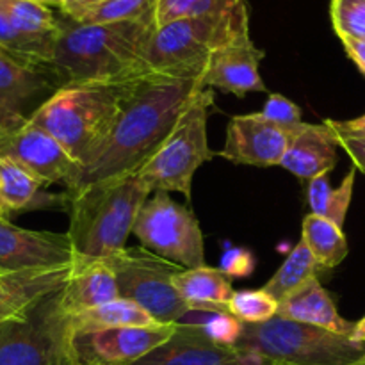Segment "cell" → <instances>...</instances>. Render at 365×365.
I'll use <instances>...</instances> for the list:
<instances>
[{
	"label": "cell",
	"mask_w": 365,
	"mask_h": 365,
	"mask_svg": "<svg viewBox=\"0 0 365 365\" xmlns=\"http://www.w3.org/2000/svg\"><path fill=\"white\" fill-rule=\"evenodd\" d=\"M296 130L266 120L262 113L239 114L228 123L227 139L220 155L234 164L259 168L280 166Z\"/></svg>",
	"instance_id": "cell-13"
},
{
	"label": "cell",
	"mask_w": 365,
	"mask_h": 365,
	"mask_svg": "<svg viewBox=\"0 0 365 365\" xmlns=\"http://www.w3.org/2000/svg\"><path fill=\"white\" fill-rule=\"evenodd\" d=\"M239 2L242 0H157L153 20H155V27L159 29L173 21L185 20V18L217 13V11L234 7Z\"/></svg>",
	"instance_id": "cell-32"
},
{
	"label": "cell",
	"mask_w": 365,
	"mask_h": 365,
	"mask_svg": "<svg viewBox=\"0 0 365 365\" xmlns=\"http://www.w3.org/2000/svg\"><path fill=\"white\" fill-rule=\"evenodd\" d=\"M246 38H250V16L246 0H242L217 13L155 29L141 68L145 73L200 77L216 50Z\"/></svg>",
	"instance_id": "cell-5"
},
{
	"label": "cell",
	"mask_w": 365,
	"mask_h": 365,
	"mask_svg": "<svg viewBox=\"0 0 365 365\" xmlns=\"http://www.w3.org/2000/svg\"><path fill=\"white\" fill-rule=\"evenodd\" d=\"M227 310L242 324H260L277 317L278 302L264 289L235 291L228 302Z\"/></svg>",
	"instance_id": "cell-31"
},
{
	"label": "cell",
	"mask_w": 365,
	"mask_h": 365,
	"mask_svg": "<svg viewBox=\"0 0 365 365\" xmlns=\"http://www.w3.org/2000/svg\"><path fill=\"white\" fill-rule=\"evenodd\" d=\"M177 323L77 331L70 339L71 365H132L170 341Z\"/></svg>",
	"instance_id": "cell-11"
},
{
	"label": "cell",
	"mask_w": 365,
	"mask_h": 365,
	"mask_svg": "<svg viewBox=\"0 0 365 365\" xmlns=\"http://www.w3.org/2000/svg\"><path fill=\"white\" fill-rule=\"evenodd\" d=\"M262 59L264 50L255 46L252 38L223 46L207 61L202 75L203 88L220 89L237 98H245L253 91L266 93L267 88L259 71Z\"/></svg>",
	"instance_id": "cell-17"
},
{
	"label": "cell",
	"mask_w": 365,
	"mask_h": 365,
	"mask_svg": "<svg viewBox=\"0 0 365 365\" xmlns=\"http://www.w3.org/2000/svg\"><path fill=\"white\" fill-rule=\"evenodd\" d=\"M212 106L214 89L203 88L184 110L166 141L135 173L150 191L182 192L187 202L191 200L196 170L216 157L207 139V120Z\"/></svg>",
	"instance_id": "cell-7"
},
{
	"label": "cell",
	"mask_w": 365,
	"mask_h": 365,
	"mask_svg": "<svg viewBox=\"0 0 365 365\" xmlns=\"http://www.w3.org/2000/svg\"><path fill=\"white\" fill-rule=\"evenodd\" d=\"M157 0H103L73 18L78 24H118L150 18L155 13Z\"/></svg>",
	"instance_id": "cell-29"
},
{
	"label": "cell",
	"mask_w": 365,
	"mask_h": 365,
	"mask_svg": "<svg viewBox=\"0 0 365 365\" xmlns=\"http://www.w3.org/2000/svg\"><path fill=\"white\" fill-rule=\"evenodd\" d=\"M349 59L365 75V39H341Z\"/></svg>",
	"instance_id": "cell-39"
},
{
	"label": "cell",
	"mask_w": 365,
	"mask_h": 365,
	"mask_svg": "<svg viewBox=\"0 0 365 365\" xmlns=\"http://www.w3.org/2000/svg\"><path fill=\"white\" fill-rule=\"evenodd\" d=\"M103 2V0H63V7H61V13L68 18H77L78 14L84 13L89 7L96 6V4Z\"/></svg>",
	"instance_id": "cell-40"
},
{
	"label": "cell",
	"mask_w": 365,
	"mask_h": 365,
	"mask_svg": "<svg viewBox=\"0 0 365 365\" xmlns=\"http://www.w3.org/2000/svg\"><path fill=\"white\" fill-rule=\"evenodd\" d=\"M330 16L341 39H365V0H331Z\"/></svg>",
	"instance_id": "cell-33"
},
{
	"label": "cell",
	"mask_w": 365,
	"mask_h": 365,
	"mask_svg": "<svg viewBox=\"0 0 365 365\" xmlns=\"http://www.w3.org/2000/svg\"><path fill=\"white\" fill-rule=\"evenodd\" d=\"M302 241L317 260L321 269H334L348 255V241L339 225L310 212L303 220Z\"/></svg>",
	"instance_id": "cell-24"
},
{
	"label": "cell",
	"mask_w": 365,
	"mask_h": 365,
	"mask_svg": "<svg viewBox=\"0 0 365 365\" xmlns=\"http://www.w3.org/2000/svg\"><path fill=\"white\" fill-rule=\"evenodd\" d=\"M328 127L335 132L339 138H360L365 139V114L355 118V120H327Z\"/></svg>",
	"instance_id": "cell-37"
},
{
	"label": "cell",
	"mask_w": 365,
	"mask_h": 365,
	"mask_svg": "<svg viewBox=\"0 0 365 365\" xmlns=\"http://www.w3.org/2000/svg\"><path fill=\"white\" fill-rule=\"evenodd\" d=\"M153 16L118 24H78L64 16L46 63L57 84L113 82L143 75L141 64L152 34Z\"/></svg>",
	"instance_id": "cell-2"
},
{
	"label": "cell",
	"mask_w": 365,
	"mask_h": 365,
	"mask_svg": "<svg viewBox=\"0 0 365 365\" xmlns=\"http://www.w3.org/2000/svg\"><path fill=\"white\" fill-rule=\"evenodd\" d=\"M178 324L200 328L214 342L223 346H232V348L237 346L242 330H245V324L239 319H235L227 310L191 309L178 321Z\"/></svg>",
	"instance_id": "cell-28"
},
{
	"label": "cell",
	"mask_w": 365,
	"mask_h": 365,
	"mask_svg": "<svg viewBox=\"0 0 365 365\" xmlns=\"http://www.w3.org/2000/svg\"><path fill=\"white\" fill-rule=\"evenodd\" d=\"M278 317L323 328L334 334L351 337L355 323H349L339 314L330 292L319 284L317 278L310 280L305 287L296 291L284 302L278 303Z\"/></svg>",
	"instance_id": "cell-20"
},
{
	"label": "cell",
	"mask_w": 365,
	"mask_h": 365,
	"mask_svg": "<svg viewBox=\"0 0 365 365\" xmlns=\"http://www.w3.org/2000/svg\"><path fill=\"white\" fill-rule=\"evenodd\" d=\"M139 77L61 86L29 120L59 141L78 166L107 138Z\"/></svg>",
	"instance_id": "cell-3"
},
{
	"label": "cell",
	"mask_w": 365,
	"mask_h": 365,
	"mask_svg": "<svg viewBox=\"0 0 365 365\" xmlns=\"http://www.w3.org/2000/svg\"><path fill=\"white\" fill-rule=\"evenodd\" d=\"M0 216H2V217H6V220H7V214H6V209H4L2 198H0Z\"/></svg>",
	"instance_id": "cell-43"
},
{
	"label": "cell",
	"mask_w": 365,
	"mask_h": 365,
	"mask_svg": "<svg viewBox=\"0 0 365 365\" xmlns=\"http://www.w3.org/2000/svg\"><path fill=\"white\" fill-rule=\"evenodd\" d=\"M260 113L266 120L289 128V130H296L303 123L302 109L296 103H292L287 96L278 95V93H271Z\"/></svg>",
	"instance_id": "cell-35"
},
{
	"label": "cell",
	"mask_w": 365,
	"mask_h": 365,
	"mask_svg": "<svg viewBox=\"0 0 365 365\" xmlns=\"http://www.w3.org/2000/svg\"><path fill=\"white\" fill-rule=\"evenodd\" d=\"M356 168H353L344 177L339 187H331L328 175L309 180L307 185V203H309L312 214L334 221L339 227H344L346 214L353 198V187H355Z\"/></svg>",
	"instance_id": "cell-26"
},
{
	"label": "cell",
	"mask_w": 365,
	"mask_h": 365,
	"mask_svg": "<svg viewBox=\"0 0 365 365\" xmlns=\"http://www.w3.org/2000/svg\"><path fill=\"white\" fill-rule=\"evenodd\" d=\"M173 285L189 309L227 310L235 292L228 274L207 266L178 271L173 277Z\"/></svg>",
	"instance_id": "cell-22"
},
{
	"label": "cell",
	"mask_w": 365,
	"mask_h": 365,
	"mask_svg": "<svg viewBox=\"0 0 365 365\" xmlns=\"http://www.w3.org/2000/svg\"><path fill=\"white\" fill-rule=\"evenodd\" d=\"M178 324V323H177ZM132 365H271L259 355L214 342L200 328L178 324L170 341Z\"/></svg>",
	"instance_id": "cell-16"
},
{
	"label": "cell",
	"mask_w": 365,
	"mask_h": 365,
	"mask_svg": "<svg viewBox=\"0 0 365 365\" xmlns=\"http://www.w3.org/2000/svg\"><path fill=\"white\" fill-rule=\"evenodd\" d=\"M31 2H38V4H43V6H46V7H50V6H53V7H63V0H31Z\"/></svg>",
	"instance_id": "cell-42"
},
{
	"label": "cell",
	"mask_w": 365,
	"mask_h": 365,
	"mask_svg": "<svg viewBox=\"0 0 365 365\" xmlns=\"http://www.w3.org/2000/svg\"><path fill=\"white\" fill-rule=\"evenodd\" d=\"M70 339L59 289L20 317L0 323V365H71Z\"/></svg>",
	"instance_id": "cell-8"
},
{
	"label": "cell",
	"mask_w": 365,
	"mask_h": 365,
	"mask_svg": "<svg viewBox=\"0 0 365 365\" xmlns=\"http://www.w3.org/2000/svg\"><path fill=\"white\" fill-rule=\"evenodd\" d=\"M120 298L116 277L106 259H77L63 287V307L68 316L98 309Z\"/></svg>",
	"instance_id": "cell-19"
},
{
	"label": "cell",
	"mask_w": 365,
	"mask_h": 365,
	"mask_svg": "<svg viewBox=\"0 0 365 365\" xmlns=\"http://www.w3.org/2000/svg\"><path fill=\"white\" fill-rule=\"evenodd\" d=\"M202 89V75L173 77L143 73L107 138L64 182V192L73 196L93 185L138 173L166 141Z\"/></svg>",
	"instance_id": "cell-1"
},
{
	"label": "cell",
	"mask_w": 365,
	"mask_h": 365,
	"mask_svg": "<svg viewBox=\"0 0 365 365\" xmlns=\"http://www.w3.org/2000/svg\"><path fill=\"white\" fill-rule=\"evenodd\" d=\"M132 234L143 248L184 269L205 266L200 221L191 209L175 202L168 192L155 191L148 196Z\"/></svg>",
	"instance_id": "cell-10"
},
{
	"label": "cell",
	"mask_w": 365,
	"mask_h": 365,
	"mask_svg": "<svg viewBox=\"0 0 365 365\" xmlns=\"http://www.w3.org/2000/svg\"><path fill=\"white\" fill-rule=\"evenodd\" d=\"M0 198L6 214L68 207V195L43 191V184L13 160L0 157Z\"/></svg>",
	"instance_id": "cell-21"
},
{
	"label": "cell",
	"mask_w": 365,
	"mask_h": 365,
	"mask_svg": "<svg viewBox=\"0 0 365 365\" xmlns=\"http://www.w3.org/2000/svg\"><path fill=\"white\" fill-rule=\"evenodd\" d=\"M351 341L365 346V316L359 321V323H355V328H353V334H351Z\"/></svg>",
	"instance_id": "cell-41"
},
{
	"label": "cell",
	"mask_w": 365,
	"mask_h": 365,
	"mask_svg": "<svg viewBox=\"0 0 365 365\" xmlns=\"http://www.w3.org/2000/svg\"><path fill=\"white\" fill-rule=\"evenodd\" d=\"M75 260L68 234L25 230L0 217V271L52 269L71 266Z\"/></svg>",
	"instance_id": "cell-14"
},
{
	"label": "cell",
	"mask_w": 365,
	"mask_h": 365,
	"mask_svg": "<svg viewBox=\"0 0 365 365\" xmlns=\"http://www.w3.org/2000/svg\"><path fill=\"white\" fill-rule=\"evenodd\" d=\"M253 264L255 260H253L252 253L242 248H232L225 252L220 269L228 277H246L252 273Z\"/></svg>",
	"instance_id": "cell-36"
},
{
	"label": "cell",
	"mask_w": 365,
	"mask_h": 365,
	"mask_svg": "<svg viewBox=\"0 0 365 365\" xmlns=\"http://www.w3.org/2000/svg\"><path fill=\"white\" fill-rule=\"evenodd\" d=\"M163 324L153 319L143 307L130 299L118 298L106 303L98 309L77 314L70 317L71 334L77 331L107 330V328H128V327H157Z\"/></svg>",
	"instance_id": "cell-23"
},
{
	"label": "cell",
	"mask_w": 365,
	"mask_h": 365,
	"mask_svg": "<svg viewBox=\"0 0 365 365\" xmlns=\"http://www.w3.org/2000/svg\"><path fill=\"white\" fill-rule=\"evenodd\" d=\"M152 195L138 175L68 196V237L77 259L102 260L127 248L141 207Z\"/></svg>",
	"instance_id": "cell-4"
},
{
	"label": "cell",
	"mask_w": 365,
	"mask_h": 365,
	"mask_svg": "<svg viewBox=\"0 0 365 365\" xmlns=\"http://www.w3.org/2000/svg\"><path fill=\"white\" fill-rule=\"evenodd\" d=\"M0 13L11 21L14 29L27 36H56L59 31V18L52 9L31 0H0Z\"/></svg>",
	"instance_id": "cell-27"
},
{
	"label": "cell",
	"mask_w": 365,
	"mask_h": 365,
	"mask_svg": "<svg viewBox=\"0 0 365 365\" xmlns=\"http://www.w3.org/2000/svg\"><path fill=\"white\" fill-rule=\"evenodd\" d=\"M106 262L116 277L120 298L138 303L159 323H178L191 310L173 285V277L184 267L143 246H127Z\"/></svg>",
	"instance_id": "cell-9"
},
{
	"label": "cell",
	"mask_w": 365,
	"mask_h": 365,
	"mask_svg": "<svg viewBox=\"0 0 365 365\" xmlns=\"http://www.w3.org/2000/svg\"><path fill=\"white\" fill-rule=\"evenodd\" d=\"M4 273H6V271H0V274H4Z\"/></svg>",
	"instance_id": "cell-44"
},
{
	"label": "cell",
	"mask_w": 365,
	"mask_h": 365,
	"mask_svg": "<svg viewBox=\"0 0 365 365\" xmlns=\"http://www.w3.org/2000/svg\"><path fill=\"white\" fill-rule=\"evenodd\" d=\"M50 89L59 84L45 64L0 46V128L27 120L32 102Z\"/></svg>",
	"instance_id": "cell-15"
},
{
	"label": "cell",
	"mask_w": 365,
	"mask_h": 365,
	"mask_svg": "<svg viewBox=\"0 0 365 365\" xmlns=\"http://www.w3.org/2000/svg\"><path fill=\"white\" fill-rule=\"evenodd\" d=\"M31 303V289L24 277L18 273L0 274V323L20 317Z\"/></svg>",
	"instance_id": "cell-34"
},
{
	"label": "cell",
	"mask_w": 365,
	"mask_h": 365,
	"mask_svg": "<svg viewBox=\"0 0 365 365\" xmlns=\"http://www.w3.org/2000/svg\"><path fill=\"white\" fill-rule=\"evenodd\" d=\"M0 157L13 160L38 178L43 187L66 182L77 171V163L48 132L31 120L0 128Z\"/></svg>",
	"instance_id": "cell-12"
},
{
	"label": "cell",
	"mask_w": 365,
	"mask_h": 365,
	"mask_svg": "<svg viewBox=\"0 0 365 365\" xmlns=\"http://www.w3.org/2000/svg\"><path fill=\"white\" fill-rule=\"evenodd\" d=\"M321 271L323 269L314 259L310 250L307 248L305 242L299 241L284 260V264L278 267L277 273L264 284L262 289L280 303L294 294L296 291L305 287L310 280L317 278Z\"/></svg>",
	"instance_id": "cell-25"
},
{
	"label": "cell",
	"mask_w": 365,
	"mask_h": 365,
	"mask_svg": "<svg viewBox=\"0 0 365 365\" xmlns=\"http://www.w3.org/2000/svg\"><path fill=\"white\" fill-rule=\"evenodd\" d=\"M0 217H2V216H0ZM4 220H6V217H4Z\"/></svg>",
	"instance_id": "cell-45"
},
{
	"label": "cell",
	"mask_w": 365,
	"mask_h": 365,
	"mask_svg": "<svg viewBox=\"0 0 365 365\" xmlns=\"http://www.w3.org/2000/svg\"><path fill=\"white\" fill-rule=\"evenodd\" d=\"M339 141L328 123H303L292 135L280 166L303 180L328 175L337 164Z\"/></svg>",
	"instance_id": "cell-18"
},
{
	"label": "cell",
	"mask_w": 365,
	"mask_h": 365,
	"mask_svg": "<svg viewBox=\"0 0 365 365\" xmlns=\"http://www.w3.org/2000/svg\"><path fill=\"white\" fill-rule=\"evenodd\" d=\"M337 141L341 148L348 153L349 159L353 160L355 168L365 175V139L360 138H339Z\"/></svg>",
	"instance_id": "cell-38"
},
{
	"label": "cell",
	"mask_w": 365,
	"mask_h": 365,
	"mask_svg": "<svg viewBox=\"0 0 365 365\" xmlns=\"http://www.w3.org/2000/svg\"><path fill=\"white\" fill-rule=\"evenodd\" d=\"M53 41H56V36L38 38V36L24 34L18 29H14L11 21L0 13V46L7 48L9 52L46 66V63L52 57Z\"/></svg>",
	"instance_id": "cell-30"
},
{
	"label": "cell",
	"mask_w": 365,
	"mask_h": 365,
	"mask_svg": "<svg viewBox=\"0 0 365 365\" xmlns=\"http://www.w3.org/2000/svg\"><path fill=\"white\" fill-rule=\"evenodd\" d=\"M235 348L271 365H355L365 359V346L351 337L278 316L266 323L245 324Z\"/></svg>",
	"instance_id": "cell-6"
}]
</instances>
